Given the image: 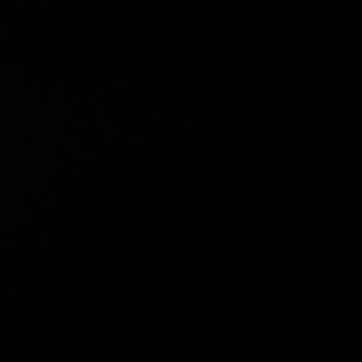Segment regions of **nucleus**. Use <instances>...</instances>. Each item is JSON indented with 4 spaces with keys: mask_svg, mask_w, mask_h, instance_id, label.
Wrapping results in <instances>:
<instances>
[]
</instances>
